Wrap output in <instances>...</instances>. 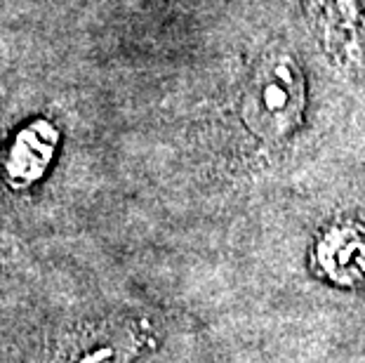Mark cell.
<instances>
[{
    "label": "cell",
    "mask_w": 365,
    "mask_h": 363,
    "mask_svg": "<svg viewBox=\"0 0 365 363\" xmlns=\"http://www.w3.org/2000/svg\"><path fill=\"white\" fill-rule=\"evenodd\" d=\"M132 359V349L123 342H106V344H97L81 354L73 363H130Z\"/></svg>",
    "instance_id": "277c9868"
},
{
    "label": "cell",
    "mask_w": 365,
    "mask_h": 363,
    "mask_svg": "<svg viewBox=\"0 0 365 363\" xmlns=\"http://www.w3.org/2000/svg\"><path fill=\"white\" fill-rule=\"evenodd\" d=\"M59 144V130L48 118H36L17 133L3 160V177L12 189H26L50 168Z\"/></svg>",
    "instance_id": "7a4b0ae2"
},
{
    "label": "cell",
    "mask_w": 365,
    "mask_h": 363,
    "mask_svg": "<svg viewBox=\"0 0 365 363\" xmlns=\"http://www.w3.org/2000/svg\"><path fill=\"white\" fill-rule=\"evenodd\" d=\"M323 29L325 50L337 55H351L359 50V3L356 0H321V10H316Z\"/></svg>",
    "instance_id": "3957f363"
},
{
    "label": "cell",
    "mask_w": 365,
    "mask_h": 363,
    "mask_svg": "<svg viewBox=\"0 0 365 363\" xmlns=\"http://www.w3.org/2000/svg\"><path fill=\"white\" fill-rule=\"evenodd\" d=\"M307 106V78L290 52H271L255 68L243 97V118L267 142L290 137Z\"/></svg>",
    "instance_id": "6da1fadb"
}]
</instances>
